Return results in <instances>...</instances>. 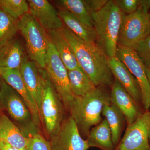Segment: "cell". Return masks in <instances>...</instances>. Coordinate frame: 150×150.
<instances>
[{"mask_svg":"<svg viewBox=\"0 0 150 150\" xmlns=\"http://www.w3.org/2000/svg\"><path fill=\"white\" fill-rule=\"evenodd\" d=\"M61 31L74 53L80 67L95 85L111 86L112 75L108 66V57L97 42L84 41L64 25Z\"/></svg>","mask_w":150,"mask_h":150,"instance_id":"obj_1","label":"cell"},{"mask_svg":"<svg viewBox=\"0 0 150 150\" xmlns=\"http://www.w3.org/2000/svg\"><path fill=\"white\" fill-rule=\"evenodd\" d=\"M110 103V93L102 86L83 96L75 97L69 110L82 137H87L93 126L102 121L103 107Z\"/></svg>","mask_w":150,"mask_h":150,"instance_id":"obj_2","label":"cell"},{"mask_svg":"<svg viewBox=\"0 0 150 150\" xmlns=\"http://www.w3.org/2000/svg\"><path fill=\"white\" fill-rule=\"evenodd\" d=\"M124 14L115 1H109L100 11L92 14L97 43L108 58L115 56L119 31Z\"/></svg>","mask_w":150,"mask_h":150,"instance_id":"obj_3","label":"cell"},{"mask_svg":"<svg viewBox=\"0 0 150 150\" xmlns=\"http://www.w3.org/2000/svg\"><path fill=\"white\" fill-rule=\"evenodd\" d=\"M18 28L24 39L30 60L41 69H45L48 43L45 30L29 13L18 20Z\"/></svg>","mask_w":150,"mask_h":150,"instance_id":"obj_4","label":"cell"},{"mask_svg":"<svg viewBox=\"0 0 150 150\" xmlns=\"http://www.w3.org/2000/svg\"><path fill=\"white\" fill-rule=\"evenodd\" d=\"M0 103L8 112L25 137L30 138L38 133V127L21 96L1 78Z\"/></svg>","mask_w":150,"mask_h":150,"instance_id":"obj_5","label":"cell"},{"mask_svg":"<svg viewBox=\"0 0 150 150\" xmlns=\"http://www.w3.org/2000/svg\"><path fill=\"white\" fill-rule=\"evenodd\" d=\"M41 69L43 92L40 110V119L51 137L58 132L64 119V106L46 71Z\"/></svg>","mask_w":150,"mask_h":150,"instance_id":"obj_6","label":"cell"},{"mask_svg":"<svg viewBox=\"0 0 150 150\" xmlns=\"http://www.w3.org/2000/svg\"><path fill=\"white\" fill-rule=\"evenodd\" d=\"M45 69L64 106L69 109L75 96L70 86L68 70L49 38Z\"/></svg>","mask_w":150,"mask_h":150,"instance_id":"obj_7","label":"cell"},{"mask_svg":"<svg viewBox=\"0 0 150 150\" xmlns=\"http://www.w3.org/2000/svg\"><path fill=\"white\" fill-rule=\"evenodd\" d=\"M150 35V16L141 8L134 13L124 14L119 31L118 45L134 50L140 41Z\"/></svg>","mask_w":150,"mask_h":150,"instance_id":"obj_8","label":"cell"},{"mask_svg":"<svg viewBox=\"0 0 150 150\" xmlns=\"http://www.w3.org/2000/svg\"><path fill=\"white\" fill-rule=\"evenodd\" d=\"M150 110L144 111L132 125L127 126L114 150H150Z\"/></svg>","mask_w":150,"mask_h":150,"instance_id":"obj_9","label":"cell"},{"mask_svg":"<svg viewBox=\"0 0 150 150\" xmlns=\"http://www.w3.org/2000/svg\"><path fill=\"white\" fill-rule=\"evenodd\" d=\"M115 56L126 65L139 83L144 111L150 110V85L145 67L133 49L118 45Z\"/></svg>","mask_w":150,"mask_h":150,"instance_id":"obj_10","label":"cell"},{"mask_svg":"<svg viewBox=\"0 0 150 150\" xmlns=\"http://www.w3.org/2000/svg\"><path fill=\"white\" fill-rule=\"evenodd\" d=\"M50 139L51 150H88L90 148L71 116L64 120L59 131Z\"/></svg>","mask_w":150,"mask_h":150,"instance_id":"obj_11","label":"cell"},{"mask_svg":"<svg viewBox=\"0 0 150 150\" xmlns=\"http://www.w3.org/2000/svg\"><path fill=\"white\" fill-rule=\"evenodd\" d=\"M108 64L115 80L128 92L137 105L144 111L139 83L128 67L116 56L108 58Z\"/></svg>","mask_w":150,"mask_h":150,"instance_id":"obj_12","label":"cell"},{"mask_svg":"<svg viewBox=\"0 0 150 150\" xmlns=\"http://www.w3.org/2000/svg\"><path fill=\"white\" fill-rule=\"evenodd\" d=\"M29 13L45 30H60L64 25L58 12L47 0H29Z\"/></svg>","mask_w":150,"mask_h":150,"instance_id":"obj_13","label":"cell"},{"mask_svg":"<svg viewBox=\"0 0 150 150\" xmlns=\"http://www.w3.org/2000/svg\"><path fill=\"white\" fill-rule=\"evenodd\" d=\"M110 98L111 103L124 115L127 126L132 125L145 111L137 105L128 92L115 80L111 86Z\"/></svg>","mask_w":150,"mask_h":150,"instance_id":"obj_14","label":"cell"},{"mask_svg":"<svg viewBox=\"0 0 150 150\" xmlns=\"http://www.w3.org/2000/svg\"><path fill=\"white\" fill-rule=\"evenodd\" d=\"M0 75L2 79L22 98L31 113L34 123L39 127L41 123L40 113L37 105L25 86L20 70L0 68Z\"/></svg>","mask_w":150,"mask_h":150,"instance_id":"obj_15","label":"cell"},{"mask_svg":"<svg viewBox=\"0 0 150 150\" xmlns=\"http://www.w3.org/2000/svg\"><path fill=\"white\" fill-rule=\"evenodd\" d=\"M38 67L35 63L28 60L27 57L22 64L20 71L28 90L37 105L40 115L44 87L41 69H39Z\"/></svg>","mask_w":150,"mask_h":150,"instance_id":"obj_16","label":"cell"},{"mask_svg":"<svg viewBox=\"0 0 150 150\" xmlns=\"http://www.w3.org/2000/svg\"><path fill=\"white\" fill-rule=\"evenodd\" d=\"M27 57L21 43L16 38L0 46V68L20 70Z\"/></svg>","mask_w":150,"mask_h":150,"instance_id":"obj_17","label":"cell"},{"mask_svg":"<svg viewBox=\"0 0 150 150\" xmlns=\"http://www.w3.org/2000/svg\"><path fill=\"white\" fill-rule=\"evenodd\" d=\"M0 140L19 149L27 150L28 138L25 137L16 124L2 113L0 114Z\"/></svg>","mask_w":150,"mask_h":150,"instance_id":"obj_18","label":"cell"},{"mask_svg":"<svg viewBox=\"0 0 150 150\" xmlns=\"http://www.w3.org/2000/svg\"><path fill=\"white\" fill-rule=\"evenodd\" d=\"M47 35L67 70L74 69L80 67L72 48L64 36L61 30L48 31Z\"/></svg>","mask_w":150,"mask_h":150,"instance_id":"obj_19","label":"cell"},{"mask_svg":"<svg viewBox=\"0 0 150 150\" xmlns=\"http://www.w3.org/2000/svg\"><path fill=\"white\" fill-rule=\"evenodd\" d=\"M90 148H98L101 150H114L112 134L106 119L92 128L87 137Z\"/></svg>","mask_w":150,"mask_h":150,"instance_id":"obj_20","label":"cell"},{"mask_svg":"<svg viewBox=\"0 0 150 150\" xmlns=\"http://www.w3.org/2000/svg\"><path fill=\"white\" fill-rule=\"evenodd\" d=\"M59 16L65 26L78 37L86 42H97V36L94 28L88 27L81 22L69 11L60 8Z\"/></svg>","mask_w":150,"mask_h":150,"instance_id":"obj_21","label":"cell"},{"mask_svg":"<svg viewBox=\"0 0 150 150\" xmlns=\"http://www.w3.org/2000/svg\"><path fill=\"white\" fill-rule=\"evenodd\" d=\"M102 115L107 121L110 127L112 142L115 147L120 141L126 119L120 110L111 103L105 105Z\"/></svg>","mask_w":150,"mask_h":150,"instance_id":"obj_22","label":"cell"},{"mask_svg":"<svg viewBox=\"0 0 150 150\" xmlns=\"http://www.w3.org/2000/svg\"><path fill=\"white\" fill-rule=\"evenodd\" d=\"M68 73L71 89L75 97L83 96L96 87L80 67L68 70Z\"/></svg>","mask_w":150,"mask_h":150,"instance_id":"obj_23","label":"cell"},{"mask_svg":"<svg viewBox=\"0 0 150 150\" xmlns=\"http://www.w3.org/2000/svg\"><path fill=\"white\" fill-rule=\"evenodd\" d=\"M57 3L60 8L69 11L84 24L93 28L92 15L85 0H61Z\"/></svg>","mask_w":150,"mask_h":150,"instance_id":"obj_24","label":"cell"},{"mask_svg":"<svg viewBox=\"0 0 150 150\" xmlns=\"http://www.w3.org/2000/svg\"><path fill=\"white\" fill-rule=\"evenodd\" d=\"M18 31V20L0 8V46L14 38Z\"/></svg>","mask_w":150,"mask_h":150,"instance_id":"obj_25","label":"cell"},{"mask_svg":"<svg viewBox=\"0 0 150 150\" xmlns=\"http://www.w3.org/2000/svg\"><path fill=\"white\" fill-rule=\"evenodd\" d=\"M0 8L16 20L29 13V5L25 0H0Z\"/></svg>","mask_w":150,"mask_h":150,"instance_id":"obj_26","label":"cell"},{"mask_svg":"<svg viewBox=\"0 0 150 150\" xmlns=\"http://www.w3.org/2000/svg\"><path fill=\"white\" fill-rule=\"evenodd\" d=\"M134 50L145 68L150 69V35L141 40Z\"/></svg>","mask_w":150,"mask_h":150,"instance_id":"obj_27","label":"cell"},{"mask_svg":"<svg viewBox=\"0 0 150 150\" xmlns=\"http://www.w3.org/2000/svg\"><path fill=\"white\" fill-rule=\"evenodd\" d=\"M27 150H51L50 142L38 133L28 138Z\"/></svg>","mask_w":150,"mask_h":150,"instance_id":"obj_28","label":"cell"},{"mask_svg":"<svg viewBox=\"0 0 150 150\" xmlns=\"http://www.w3.org/2000/svg\"><path fill=\"white\" fill-rule=\"evenodd\" d=\"M118 8L124 14H131L135 12L139 8L140 0H115Z\"/></svg>","mask_w":150,"mask_h":150,"instance_id":"obj_29","label":"cell"},{"mask_svg":"<svg viewBox=\"0 0 150 150\" xmlns=\"http://www.w3.org/2000/svg\"><path fill=\"white\" fill-rule=\"evenodd\" d=\"M89 10L92 15L100 11L106 5L108 0H85Z\"/></svg>","mask_w":150,"mask_h":150,"instance_id":"obj_30","label":"cell"},{"mask_svg":"<svg viewBox=\"0 0 150 150\" xmlns=\"http://www.w3.org/2000/svg\"><path fill=\"white\" fill-rule=\"evenodd\" d=\"M139 7L145 13L150 16V0H140Z\"/></svg>","mask_w":150,"mask_h":150,"instance_id":"obj_31","label":"cell"},{"mask_svg":"<svg viewBox=\"0 0 150 150\" xmlns=\"http://www.w3.org/2000/svg\"><path fill=\"white\" fill-rule=\"evenodd\" d=\"M0 150H21L13 146L3 140H0Z\"/></svg>","mask_w":150,"mask_h":150,"instance_id":"obj_32","label":"cell"},{"mask_svg":"<svg viewBox=\"0 0 150 150\" xmlns=\"http://www.w3.org/2000/svg\"><path fill=\"white\" fill-rule=\"evenodd\" d=\"M145 71H146V74L147 76L148 80L150 85V69L148 68H145Z\"/></svg>","mask_w":150,"mask_h":150,"instance_id":"obj_33","label":"cell"},{"mask_svg":"<svg viewBox=\"0 0 150 150\" xmlns=\"http://www.w3.org/2000/svg\"><path fill=\"white\" fill-rule=\"evenodd\" d=\"M1 77L0 75V92H1Z\"/></svg>","mask_w":150,"mask_h":150,"instance_id":"obj_34","label":"cell"},{"mask_svg":"<svg viewBox=\"0 0 150 150\" xmlns=\"http://www.w3.org/2000/svg\"><path fill=\"white\" fill-rule=\"evenodd\" d=\"M149 144H150V129L149 131Z\"/></svg>","mask_w":150,"mask_h":150,"instance_id":"obj_35","label":"cell"},{"mask_svg":"<svg viewBox=\"0 0 150 150\" xmlns=\"http://www.w3.org/2000/svg\"></svg>","mask_w":150,"mask_h":150,"instance_id":"obj_36","label":"cell"}]
</instances>
